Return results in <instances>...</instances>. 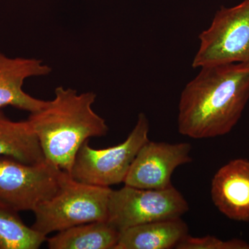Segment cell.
Listing matches in <instances>:
<instances>
[{
	"instance_id": "1",
	"label": "cell",
	"mask_w": 249,
	"mask_h": 249,
	"mask_svg": "<svg viewBox=\"0 0 249 249\" xmlns=\"http://www.w3.org/2000/svg\"><path fill=\"white\" fill-rule=\"evenodd\" d=\"M200 69L181 92L178 132L196 139L225 135L240 121L249 100V63L217 64Z\"/></svg>"
},
{
	"instance_id": "2",
	"label": "cell",
	"mask_w": 249,
	"mask_h": 249,
	"mask_svg": "<svg viewBox=\"0 0 249 249\" xmlns=\"http://www.w3.org/2000/svg\"><path fill=\"white\" fill-rule=\"evenodd\" d=\"M96 98L91 91L79 94L76 90L58 87L53 100L31 113L28 121L46 161L70 174L82 145L91 137L107 134L106 120L92 109Z\"/></svg>"
},
{
	"instance_id": "3",
	"label": "cell",
	"mask_w": 249,
	"mask_h": 249,
	"mask_svg": "<svg viewBox=\"0 0 249 249\" xmlns=\"http://www.w3.org/2000/svg\"><path fill=\"white\" fill-rule=\"evenodd\" d=\"M111 191L110 187L76 181L62 171L58 191L33 211L32 228L47 236L85 223L107 221Z\"/></svg>"
},
{
	"instance_id": "4",
	"label": "cell",
	"mask_w": 249,
	"mask_h": 249,
	"mask_svg": "<svg viewBox=\"0 0 249 249\" xmlns=\"http://www.w3.org/2000/svg\"><path fill=\"white\" fill-rule=\"evenodd\" d=\"M149 131L148 119L140 113L133 129L122 143L97 150L87 141L77 152L70 175L76 181L93 186L110 187L124 182L134 158L149 140Z\"/></svg>"
},
{
	"instance_id": "5",
	"label": "cell",
	"mask_w": 249,
	"mask_h": 249,
	"mask_svg": "<svg viewBox=\"0 0 249 249\" xmlns=\"http://www.w3.org/2000/svg\"><path fill=\"white\" fill-rule=\"evenodd\" d=\"M188 211V201L173 186L152 190L124 185L111 191L107 222L121 232L146 223L181 217Z\"/></svg>"
},
{
	"instance_id": "6",
	"label": "cell",
	"mask_w": 249,
	"mask_h": 249,
	"mask_svg": "<svg viewBox=\"0 0 249 249\" xmlns=\"http://www.w3.org/2000/svg\"><path fill=\"white\" fill-rule=\"evenodd\" d=\"M200 45L193 68L217 64L249 63V0L221 6L209 28L199 36Z\"/></svg>"
},
{
	"instance_id": "7",
	"label": "cell",
	"mask_w": 249,
	"mask_h": 249,
	"mask_svg": "<svg viewBox=\"0 0 249 249\" xmlns=\"http://www.w3.org/2000/svg\"><path fill=\"white\" fill-rule=\"evenodd\" d=\"M62 172L46 160L31 165L0 157V204L34 211L58 191Z\"/></svg>"
},
{
	"instance_id": "8",
	"label": "cell",
	"mask_w": 249,
	"mask_h": 249,
	"mask_svg": "<svg viewBox=\"0 0 249 249\" xmlns=\"http://www.w3.org/2000/svg\"><path fill=\"white\" fill-rule=\"evenodd\" d=\"M191 150L192 145L188 142L171 144L147 141L134 158L124 185L141 189L169 188L173 186L174 171L193 160Z\"/></svg>"
},
{
	"instance_id": "9",
	"label": "cell",
	"mask_w": 249,
	"mask_h": 249,
	"mask_svg": "<svg viewBox=\"0 0 249 249\" xmlns=\"http://www.w3.org/2000/svg\"><path fill=\"white\" fill-rule=\"evenodd\" d=\"M211 198L221 213L231 220L249 222V160L235 159L214 174Z\"/></svg>"
},
{
	"instance_id": "10",
	"label": "cell",
	"mask_w": 249,
	"mask_h": 249,
	"mask_svg": "<svg viewBox=\"0 0 249 249\" xmlns=\"http://www.w3.org/2000/svg\"><path fill=\"white\" fill-rule=\"evenodd\" d=\"M51 72V67L40 60L11 58L0 52V111L11 106L34 113L45 107L47 101L28 94L22 86L28 78L47 76Z\"/></svg>"
},
{
	"instance_id": "11",
	"label": "cell",
	"mask_w": 249,
	"mask_h": 249,
	"mask_svg": "<svg viewBox=\"0 0 249 249\" xmlns=\"http://www.w3.org/2000/svg\"><path fill=\"white\" fill-rule=\"evenodd\" d=\"M182 218L146 223L120 232L114 249H170L188 235Z\"/></svg>"
},
{
	"instance_id": "12",
	"label": "cell",
	"mask_w": 249,
	"mask_h": 249,
	"mask_svg": "<svg viewBox=\"0 0 249 249\" xmlns=\"http://www.w3.org/2000/svg\"><path fill=\"white\" fill-rule=\"evenodd\" d=\"M0 157L27 164L45 161L38 139L29 121H13L0 111Z\"/></svg>"
},
{
	"instance_id": "13",
	"label": "cell",
	"mask_w": 249,
	"mask_h": 249,
	"mask_svg": "<svg viewBox=\"0 0 249 249\" xmlns=\"http://www.w3.org/2000/svg\"><path fill=\"white\" fill-rule=\"evenodd\" d=\"M120 232L107 221L80 224L47 239L49 249H114Z\"/></svg>"
},
{
	"instance_id": "14",
	"label": "cell",
	"mask_w": 249,
	"mask_h": 249,
	"mask_svg": "<svg viewBox=\"0 0 249 249\" xmlns=\"http://www.w3.org/2000/svg\"><path fill=\"white\" fill-rule=\"evenodd\" d=\"M18 211L0 204V249H37L47 236L29 227Z\"/></svg>"
},
{
	"instance_id": "15",
	"label": "cell",
	"mask_w": 249,
	"mask_h": 249,
	"mask_svg": "<svg viewBox=\"0 0 249 249\" xmlns=\"http://www.w3.org/2000/svg\"><path fill=\"white\" fill-rule=\"evenodd\" d=\"M177 249H249V243L241 239L222 240L214 236L192 237L188 234L178 246Z\"/></svg>"
}]
</instances>
